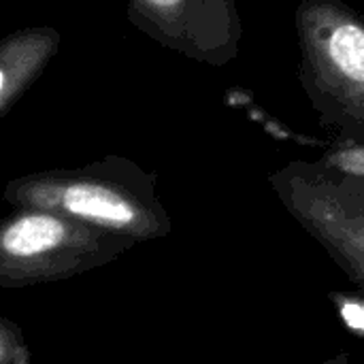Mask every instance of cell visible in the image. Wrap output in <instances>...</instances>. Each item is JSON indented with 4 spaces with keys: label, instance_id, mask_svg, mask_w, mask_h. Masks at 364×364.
I'll return each instance as SVG.
<instances>
[{
    "label": "cell",
    "instance_id": "3957f363",
    "mask_svg": "<svg viewBox=\"0 0 364 364\" xmlns=\"http://www.w3.org/2000/svg\"><path fill=\"white\" fill-rule=\"evenodd\" d=\"M132 241L43 209L0 220V288L60 282L109 264Z\"/></svg>",
    "mask_w": 364,
    "mask_h": 364
},
{
    "label": "cell",
    "instance_id": "52a82bcc",
    "mask_svg": "<svg viewBox=\"0 0 364 364\" xmlns=\"http://www.w3.org/2000/svg\"><path fill=\"white\" fill-rule=\"evenodd\" d=\"M328 162H331V166H335V171H339V173L364 177V147L339 151V154L331 156Z\"/></svg>",
    "mask_w": 364,
    "mask_h": 364
},
{
    "label": "cell",
    "instance_id": "7a4b0ae2",
    "mask_svg": "<svg viewBox=\"0 0 364 364\" xmlns=\"http://www.w3.org/2000/svg\"><path fill=\"white\" fill-rule=\"evenodd\" d=\"M294 26L299 81L314 111L364 143V15L343 0H303Z\"/></svg>",
    "mask_w": 364,
    "mask_h": 364
},
{
    "label": "cell",
    "instance_id": "277c9868",
    "mask_svg": "<svg viewBox=\"0 0 364 364\" xmlns=\"http://www.w3.org/2000/svg\"><path fill=\"white\" fill-rule=\"evenodd\" d=\"M126 17L164 49L207 66H226L241 49L237 0H126Z\"/></svg>",
    "mask_w": 364,
    "mask_h": 364
},
{
    "label": "cell",
    "instance_id": "6da1fadb",
    "mask_svg": "<svg viewBox=\"0 0 364 364\" xmlns=\"http://www.w3.org/2000/svg\"><path fill=\"white\" fill-rule=\"evenodd\" d=\"M4 200L17 209L51 211L132 243L162 237L168 230L154 194V177L124 158L13 179L4 190Z\"/></svg>",
    "mask_w": 364,
    "mask_h": 364
},
{
    "label": "cell",
    "instance_id": "8992f818",
    "mask_svg": "<svg viewBox=\"0 0 364 364\" xmlns=\"http://www.w3.org/2000/svg\"><path fill=\"white\" fill-rule=\"evenodd\" d=\"M0 364H28V350L17 326L0 320Z\"/></svg>",
    "mask_w": 364,
    "mask_h": 364
},
{
    "label": "cell",
    "instance_id": "5b68a950",
    "mask_svg": "<svg viewBox=\"0 0 364 364\" xmlns=\"http://www.w3.org/2000/svg\"><path fill=\"white\" fill-rule=\"evenodd\" d=\"M60 49V32L51 26L13 30L0 38V117L34 85Z\"/></svg>",
    "mask_w": 364,
    "mask_h": 364
},
{
    "label": "cell",
    "instance_id": "ba28073f",
    "mask_svg": "<svg viewBox=\"0 0 364 364\" xmlns=\"http://www.w3.org/2000/svg\"><path fill=\"white\" fill-rule=\"evenodd\" d=\"M343 318H346V322H348L354 331H364L363 305H348V307L343 309Z\"/></svg>",
    "mask_w": 364,
    "mask_h": 364
}]
</instances>
